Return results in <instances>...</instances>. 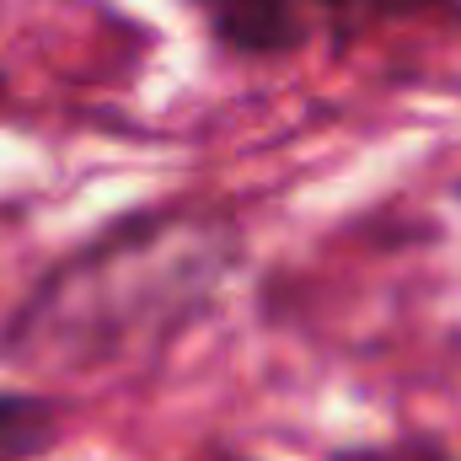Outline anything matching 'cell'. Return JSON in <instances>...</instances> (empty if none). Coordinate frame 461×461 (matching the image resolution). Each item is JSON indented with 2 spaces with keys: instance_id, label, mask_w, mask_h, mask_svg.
Listing matches in <instances>:
<instances>
[{
  "instance_id": "1",
  "label": "cell",
  "mask_w": 461,
  "mask_h": 461,
  "mask_svg": "<svg viewBox=\"0 0 461 461\" xmlns=\"http://www.w3.org/2000/svg\"><path fill=\"white\" fill-rule=\"evenodd\" d=\"M226 263V226L194 215H150L86 241L11 317L5 344L103 365V354L156 348L210 295Z\"/></svg>"
},
{
  "instance_id": "2",
  "label": "cell",
  "mask_w": 461,
  "mask_h": 461,
  "mask_svg": "<svg viewBox=\"0 0 461 461\" xmlns=\"http://www.w3.org/2000/svg\"><path fill=\"white\" fill-rule=\"evenodd\" d=\"M194 11L241 59H279L312 38V0H194Z\"/></svg>"
},
{
  "instance_id": "3",
  "label": "cell",
  "mask_w": 461,
  "mask_h": 461,
  "mask_svg": "<svg viewBox=\"0 0 461 461\" xmlns=\"http://www.w3.org/2000/svg\"><path fill=\"white\" fill-rule=\"evenodd\" d=\"M65 413L38 392H0V461H38L59 446Z\"/></svg>"
},
{
  "instance_id": "4",
  "label": "cell",
  "mask_w": 461,
  "mask_h": 461,
  "mask_svg": "<svg viewBox=\"0 0 461 461\" xmlns=\"http://www.w3.org/2000/svg\"><path fill=\"white\" fill-rule=\"evenodd\" d=\"M328 461H461L440 440H386V446H344Z\"/></svg>"
},
{
  "instance_id": "5",
  "label": "cell",
  "mask_w": 461,
  "mask_h": 461,
  "mask_svg": "<svg viewBox=\"0 0 461 461\" xmlns=\"http://www.w3.org/2000/svg\"><path fill=\"white\" fill-rule=\"evenodd\" d=\"M370 16H424V11H461V0H365Z\"/></svg>"
},
{
  "instance_id": "6",
  "label": "cell",
  "mask_w": 461,
  "mask_h": 461,
  "mask_svg": "<svg viewBox=\"0 0 461 461\" xmlns=\"http://www.w3.org/2000/svg\"><path fill=\"white\" fill-rule=\"evenodd\" d=\"M456 194H461V188H456Z\"/></svg>"
}]
</instances>
